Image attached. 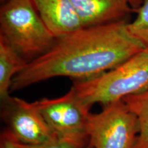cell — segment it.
<instances>
[{
  "label": "cell",
  "mask_w": 148,
  "mask_h": 148,
  "mask_svg": "<svg viewBox=\"0 0 148 148\" xmlns=\"http://www.w3.org/2000/svg\"><path fill=\"white\" fill-rule=\"evenodd\" d=\"M0 38L29 62L47 52L56 37L32 0H7L0 8Z\"/></svg>",
  "instance_id": "3"
},
{
  "label": "cell",
  "mask_w": 148,
  "mask_h": 148,
  "mask_svg": "<svg viewBox=\"0 0 148 148\" xmlns=\"http://www.w3.org/2000/svg\"><path fill=\"white\" fill-rule=\"evenodd\" d=\"M1 117L6 130L20 143L36 145L57 136L44 119L35 101L10 97L1 101Z\"/></svg>",
  "instance_id": "5"
},
{
  "label": "cell",
  "mask_w": 148,
  "mask_h": 148,
  "mask_svg": "<svg viewBox=\"0 0 148 148\" xmlns=\"http://www.w3.org/2000/svg\"><path fill=\"white\" fill-rule=\"evenodd\" d=\"M138 133L137 118L123 100L90 113L86 128L92 148H136Z\"/></svg>",
  "instance_id": "4"
},
{
  "label": "cell",
  "mask_w": 148,
  "mask_h": 148,
  "mask_svg": "<svg viewBox=\"0 0 148 148\" xmlns=\"http://www.w3.org/2000/svg\"><path fill=\"white\" fill-rule=\"evenodd\" d=\"M82 27L105 25L125 19L133 12L128 0H71Z\"/></svg>",
  "instance_id": "7"
},
{
  "label": "cell",
  "mask_w": 148,
  "mask_h": 148,
  "mask_svg": "<svg viewBox=\"0 0 148 148\" xmlns=\"http://www.w3.org/2000/svg\"><path fill=\"white\" fill-rule=\"evenodd\" d=\"M88 144L86 134L71 136H57L56 138L36 145H23V148H84Z\"/></svg>",
  "instance_id": "12"
},
{
  "label": "cell",
  "mask_w": 148,
  "mask_h": 148,
  "mask_svg": "<svg viewBox=\"0 0 148 148\" xmlns=\"http://www.w3.org/2000/svg\"><path fill=\"white\" fill-rule=\"evenodd\" d=\"M71 87L90 107L106 106L143 91L148 88V48L93 78L73 81Z\"/></svg>",
  "instance_id": "2"
},
{
  "label": "cell",
  "mask_w": 148,
  "mask_h": 148,
  "mask_svg": "<svg viewBox=\"0 0 148 148\" xmlns=\"http://www.w3.org/2000/svg\"><path fill=\"white\" fill-rule=\"evenodd\" d=\"M0 148H23V144L17 141L6 130L1 133Z\"/></svg>",
  "instance_id": "13"
},
{
  "label": "cell",
  "mask_w": 148,
  "mask_h": 148,
  "mask_svg": "<svg viewBox=\"0 0 148 148\" xmlns=\"http://www.w3.org/2000/svg\"><path fill=\"white\" fill-rule=\"evenodd\" d=\"M44 119L57 136L86 134L91 107L77 97L73 88L61 97L36 101Z\"/></svg>",
  "instance_id": "6"
},
{
  "label": "cell",
  "mask_w": 148,
  "mask_h": 148,
  "mask_svg": "<svg viewBox=\"0 0 148 148\" xmlns=\"http://www.w3.org/2000/svg\"><path fill=\"white\" fill-rule=\"evenodd\" d=\"M135 12L136 16L132 22H128V29L133 36L148 48V0H143Z\"/></svg>",
  "instance_id": "11"
},
{
  "label": "cell",
  "mask_w": 148,
  "mask_h": 148,
  "mask_svg": "<svg viewBox=\"0 0 148 148\" xmlns=\"http://www.w3.org/2000/svg\"><path fill=\"white\" fill-rule=\"evenodd\" d=\"M0 1H1V3H4L5 1H7V0H0Z\"/></svg>",
  "instance_id": "16"
},
{
  "label": "cell",
  "mask_w": 148,
  "mask_h": 148,
  "mask_svg": "<svg viewBox=\"0 0 148 148\" xmlns=\"http://www.w3.org/2000/svg\"><path fill=\"white\" fill-rule=\"evenodd\" d=\"M32 1L42 21L56 38L83 27L71 0Z\"/></svg>",
  "instance_id": "8"
},
{
  "label": "cell",
  "mask_w": 148,
  "mask_h": 148,
  "mask_svg": "<svg viewBox=\"0 0 148 148\" xmlns=\"http://www.w3.org/2000/svg\"><path fill=\"white\" fill-rule=\"evenodd\" d=\"M127 24L124 19L83 27L57 37L47 52L29 62L14 77L11 91L56 77L86 80L115 67L145 48Z\"/></svg>",
  "instance_id": "1"
},
{
  "label": "cell",
  "mask_w": 148,
  "mask_h": 148,
  "mask_svg": "<svg viewBox=\"0 0 148 148\" xmlns=\"http://www.w3.org/2000/svg\"><path fill=\"white\" fill-rule=\"evenodd\" d=\"M143 0H128L130 4L134 11L138 8H139L140 5L143 3Z\"/></svg>",
  "instance_id": "14"
},
{
  "label": "cell",
  "mask_w": 148,
  "mask_h": 148,
  "mask_svg": "<svg viewBox=\"0 0 148 148\" xmlns=\"http://www.w3.org/2000/svg\"><path fill=\"white\" fill-rule=\"evenodd\" d=\"M122 100L137 118L139 133L136 148H148V88Z\"/></svg>",
  "instance_id": "10"
},
{
  "label": "cell",
  "mask_w": 148,
  "mask_h": 148,
  "mask_svg": "<svg viewBox=\"0 0 148 148\" xmlns=\"http://www.w3.org/2000/svg\"><path fill=\"white\" fill-rule=\"evenodd\" d=\"M28 62L17 51L0 38V99L10 97L12 80Z\"/></svg>",
  "instance_id": "9"
},
{
  "label": "cell",
  "mask_w": 148,
  "mask_h": 148,
  "mask_svg": "<svg viewBox=\"0 0 148 148\" xmlns=\"http://www.w3.org/2000/svg\"><path fill=\"white\" fill-rule=\"evenodd\" d=\"M84 148H92V147H91V146H90V144H89V143H88V145H86V147H85Z\"/></svg>",
  "instance_id": "15"
}]
</instances>
